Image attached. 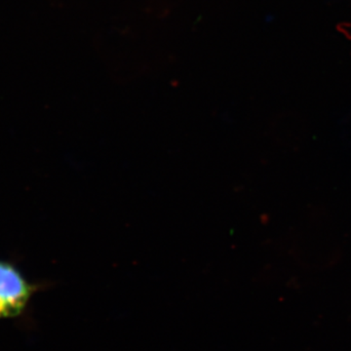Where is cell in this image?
<instances>
[{
    "label": "cell",
    "mask_w": 351,
    "mask_h": 351,
    "mask_svg": "<svg viewBox=\"0 0 351 351\" xmlns=\"http://www.w3.org/2000/svg\"><path fill=\"white\" fill-rule=\"evenodd\" d=\"M34 290L15 265L0 261V319L20 315Z\"/></svg>",
    "instance_id": "6da1fadb"
}]
</instances>
